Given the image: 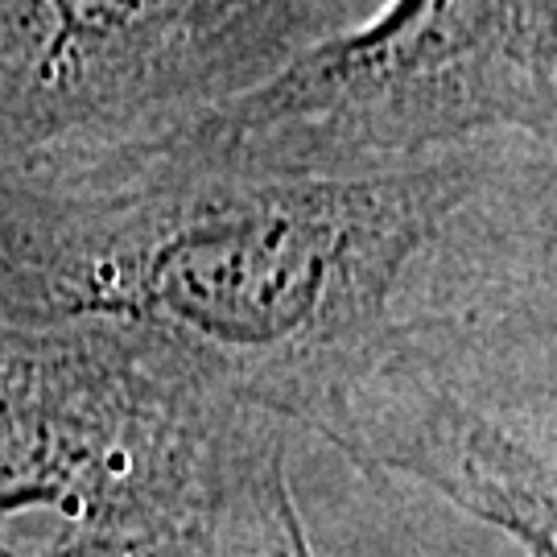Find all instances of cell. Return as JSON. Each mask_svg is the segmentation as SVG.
<instances>
[{
  "label": "cell",
  "instance_id": "obj_5",
  "mask_svg": "<svg viewBox=\"0 0 557 557\" xmlns=\"http://www.w3.org/2000/svg\"><path fill=\"white\" fill-rule=\"evenodd\" d=\"M301 430L277 413L248 409L227 455L211 517V557H421L393 541L400 520H380V537H326L298 471Z\"/></svg>",
  "mask_w": 557,
  "mask_h": 557
},
{
  "label": "cell",
  "instance_id": "obj_3",
  "mask_svg": "<svg viewBox=\"0 0 557 557\" xmlns=\"http://www.w3.org/2000/svg\"><path fill=\"white\" fill-rule=\"evenodd\" d=\"M252 405L100 319H0V520L211 517Z\"/></svg>",
  "mask_w": 557,
  "mask_h": 557
},
{
  "label": "cell",
  "instance_id": "obj_6",
  "mask_svg": "<svg viewBox=\"0 0 557 557\" xmlns=\"http://www.w3.org/2000/svg\"><path fill=\"white\" fill-rule=\"evenodd\" d=\"M211 517L0 520V557H211Z\"/></svg>",
  "mask_w": 557,
  "mask_h": 557
},
{
  "label": "cell",
  "instance_id": "obj_1",
  "mask_svg": "<svg viewBox=\"0 0 557 557\" xmlns=\"http://www.w3.org/2000/svg\"><path fill=\"white\" fill-rule=\"evenodd\" d=\"M0 319L145 331L376 471L455 393L554 384V145L343 174L120 140L9 161Z\"/></svg>",
  "mask_w": 557,
  "mask_h": 557
},
{
  "label": "cell",
  "instance_id": "obj_4",
  "mask_svg": "<svg viewBox=\"0 0 557 557\" xmlns=\"http://www.w3.org/2000/svg\"><path fill=\"white\" fill-rule=\"evenodd\" d=\"M310 29L314 0H0V165L207 108Z\"/></svg>",
  "mask_w": 557,
  "mask_h": 557
},
{
  "label": "cell",
  "instance_id": "obj_2",
  "mask_svg": "<svg viewBox=\"0 0 557 557\" xmlns=\"http://www.w3.org/2000/svg\"><path fill=\"white\" fill-rule=\"evenodd\" d=\"M554 133L557 0H384L257 83L116 140L182 165L343 174Z\"/></svg>",
  "mask_w": 557,
  "mask_h": 557
}]
</instances>
